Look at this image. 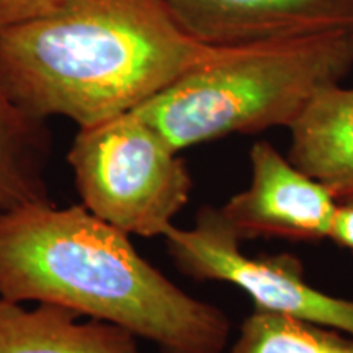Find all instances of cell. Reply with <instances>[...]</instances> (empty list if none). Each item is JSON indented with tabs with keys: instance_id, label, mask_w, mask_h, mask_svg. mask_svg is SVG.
Returning <instances> with one entry per match:
<instances>
[{
	"instance_id": "30bf717a",
	"label": "cell",
	"mask_w": 353,
	"mask_h": 353,
	"mask_svg": "<svg viewBox=\"0 0 353 353\" xmlns=\"http://www.w3.org/2000/svg\"><path fill=\"white\" fill-rule=\"evenodd\" d=\"M46 121L23 112L0 85V211L50 200Z\"/></svg>"
},
{
	"instance_id": "8992f818",
	"label": "cell",
	"mask_w": 353,
	"mask_h": 353,
	"mask_svg": "<svg viewBox=\"0 0 353 353\" xmlns=\"http://www.w3.org/2000/svg\"><path fill=\"white\" fill-rule=\"evenodd\" d=\"M250 183L221 206L224 218L244 241L268 237L299 242L329 239L339 200L268 141L249 154Z\"/></svg>"
},
{
	"instance_id": "9c48e42d",
	"label": "cell",
	"mask_w": 353,
	"mask_h": 353,
	"mask_svg": "<svg viewBox=\"0 0 353 353\" xmlns=\"http://www.w3.org/2000/svg\"><path fill=\"white\" fill-rule=\"evenodd\" d=\"M290 132V161L339 201L353 200V87L321 92Z\"/></svg>"
},
{
	"instance_id": "ba28073f",
	"label": "cell",
	"mask_w": 353,
	"mask_h": 353,
	"mask_svg": "<svg viewBox=\"0 0 353 353\" xmlns=\"http://www.w3.org/2000/svg\"><path fill=\"white\" fill-rule=\"evenodd\" d=\"M52 303L0 298V353H141L138 337Z\"/></svg>"
},
{
	"instance_id": "7a4b0ae2",
	"label": "cell",
	"mask_w": 353,
	"mask_h": 353,
	"mask_svg": "<svg viewBox=\"0 0 353 353\" xmlns=\"http://www.w3.org/2000/svg\"><path fill=\"white\" fill-rule=\"evenodd\" d=\"M223 50L187 37L162 0H70L0 28V85L34 118L87 128L134 112Z\"/></svg>"
},
{
	"instance_id": "8fae6325",
	"label": "cell",
	"mask_w": 353,
	"mask_h": 353,
	"mask_svg": "<svg viewBox=\"0 0 353 353\" xmlns=\"http://www.w3.org/2000/svg\"><path fill=\"white\" fill-rule=\"evenodd\" d=\"M228 353H353V335L299 317L255 309Z\"/></svg>"
},
{
	"instance_id": "6da1fadb",
	"label": "cell",
	"mask_w": 353,
	"mask_h": 353,
	"mask_svg": "<svg viewBox=\"0 0 353 353\" xmlns=\"http://www.w3.org/2000/svg\"><path fill=\"white\" fill-rule=\"evenodd\" d=\"M0 298L59 304L161 353H223L231 334L219 307L185 293L83 205L0 211Z\"/></svg>"
},
{
	"instance_id": "7c38bea8",
	"label": "cell",
	"mask_w": 353,
	"mask_h": 353,
	"mask_svg": "<svg viewBox=\"0 0 353 353\" xmlns=\"http://www.w3.org/2000/svg\"><path fill=\"white\" fill-rule=\"evenodd\" d=\"M70 0H0V28L48 15Z\"/></svg>"
},
{
	"instance_id": "3957f363",
	"label": "cell",
	"mask_w": 353,
	"mask_h": 353,
	"mask_svg": "<svg viewBox=\"0 0 353 353\" xmlns=\"http://www.w3.org/2000/svg\"><path fill=\"white\" fill-rule=\"evenodd\" d=\"M352 70L353 32L224 48L134 113L182 152L231 134L290 130L321 92Z\"/></svg>"
},
{
	"instance_id": "5b68a950",
	"label": "cell",
	"mask_w": 353,
	"mask_h": 353,
	"mask_svg": "<svg viewBox=\"0 0 353 353\" xmlns=\"http://www.w3.org/2000/svg\"><path fill=\"white\" fill-rule=\"evenodd\" d=\"M165 249L175 268L198 281H224L245 291L260 311L329 325L353 335V301L330 296L306 281L291 255L247 257L223 211L203 206L193 226H170Z\"/></svg>"
},
{
	"instance_id": "4fadbf2b",
	"label": "cell",
	"mask_w": 353,
	"mask_h": 353,
	"mask_svg": "<svg viewBox=\"0 0 353 353\" xmlns=\"http://www.w3.org/2000/svg\"><path fill=\"white\" fill-rule=\"evenodd\" d=\"M329 241L353 254V200L339 201L332 226H330Z\"/></svg>"
},
{
	"instance_id": "277c9868",
	"label": "cell",
	"mask_w": 353,
	"mask_h": 353,
	"mask_svg": "<svg viewBox=\"0 0 353 353\" xmlns=\"http://www.w3.org/2000/svg\"><path fill=\"white\" fill-rule=\"evenodd\" d=\"M68 162L82 205L128 236H164L193 188L180 152L134 112L79 128Z\"/></svg>"
},
{
	"instance_id": "52a82bcc",
	"label": "cell",
	"mask_w": 353,
	"mask_h": 353,
	"mask_svg": "<svg viewBox=\"0 0 353 353\" xmlns=\"http://www.w3.org/2000/svg\"><path fill=\"white\" fill-rule=\"evenodd\" d=\"M182 32L213 48H242L353 32V0H162Z\"/></svg>"
}]
</instances>
